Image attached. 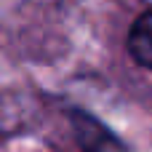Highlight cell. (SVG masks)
<instances>
[{
  "label": "cell",
  "instance_id": "6da1fadb",
  "mask_svg": "<svg viewBox=\"0 0 152 152\" xmlns=\"http://www.w3.org/2000/svg\"><path fill=\"white\" fill-rule=\"evenodd\" d=\"M72 131L83 152H128V147L107 126H102L96 118L86 112H77V110L72 112Z\"/></svg>",
  "mask_w": 152,
  "mask_h": 152
},
{
  "label": "cell",
  "instance_id": "7a4b0ae2",
  "mask_svg": "<svg viewBox=\"0 0 152 152\" xmlns=\"http://www.w3.org/2000/svg\"><path fill=\"white\" fill-rule=\"evenodd\" d=\"M128 53L136 64L152 69V11L142 13L128 32Z\"/></svg>",
  "mask_w": 152,
  "mask_h": 152
}]
</instances>
